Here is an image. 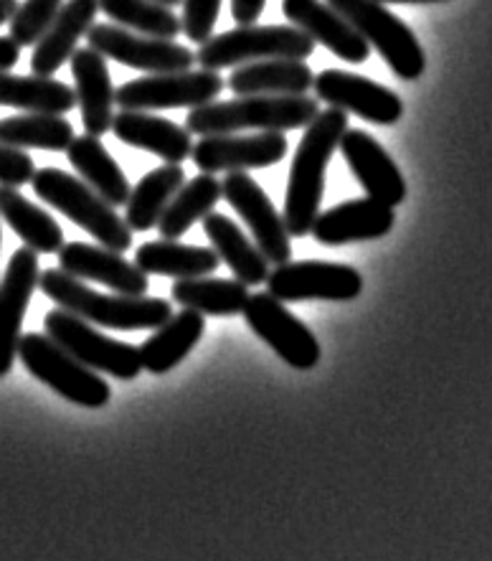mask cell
<instances>
[{
  "mask_svg": "<svg viewBox=\"0 0 492 561\" xmlns=\"http://www.w3.org/2000/svg\"><path fill=\"white\" fill-rule=\"evenodd\" d=\"M345 130H348V112L337 107L318 112V117L305 127L293 168H289L285 214H282L289 237H308L312 231L320 214L322 191H325V171L330 158L341 148Z\"/></svg>",
  "mask_w": 492,
  "mask_h": 561,
  "instance_id": "obj_1",
  "label": "cell"
},
{
  "mask_svg": "<svg viewBox=\"0 0 492 561\" xmlns=\"http://www.w3.org/2000/svg\"><path fill=\"white\" fill-rule=\"evenodd\" d=\"M38 287L61 310H69L71 316L92 325L110 328V331H156L173 318L171 302L163 298L94 293L82 279L67 275L64 270H46L38 277Z\"/></svg>",
  "mask_w": 492,
  "mask_h": 561,
  "instance_id": "obj_2",
  "label": "cell"
},
{
  "mask_svg": "<svg viewBox=\"0 0 492 561\" xmlns=\"http://www.w3.org/2000/svg\"><path fill=\"white\" fill-rule=\"evenodd\" d=\"M320 112V100L308 94H247L231 102H208L193 107L185 117L191 135H226L241 130L289 133L308 127Z\"/></svg>",
  "mask_w": 492,
  "mask_h": 561,
  "instance_id": "obj_3",
  "label": "cell"
},
{
  "mask_svg": "<svg viewBox=\"0 0 492 561\" xmlns=\"http://www.w3.org/2000/svg\"><path fill=\"white\" fill-rule=\"evenodd\" d=\"M31 186L44 204L61 211L107 250L125 254L133 247V229L127 227V221L115 211V206L104 202L77 175L64 173L59 168H44L36 171Z\"/></svg>",
  "mask_w": 492,
  "mask_h": 561,
  "instance_id": "obj_4",
  "label": "cell"
},
{
  "mask_svg": "<svg viewBox=\"0 0 492 561\" xmlns=\"http://www.w3.org/2000/svg\"><path fill=\"white\" fill-rule=\"evenodd\" d=\"M312 38L297 26H239L201 44L196 61L204 69L241 67L262 59L305 61L314 51Z\"/></svg>",
  "mask_w": 492,
  "mask_h": 561,
  "instance_id": "obj_5",
  "label": "cell"
},
{
  "mask_svg": "<svg viewBox=\"0 0 492 561\" xmlns=\"http://www.w3.org/2000/svg\"><path fill=\"white\" fill-rule=\"evenodd\" d=\"M19 358L38 381L52 387L56 394L69 399L71 404L100 409L110 402L112 389L100 374L77 360L69 351L42 333L21 335Z\"/></svg>",
  "mask_w": 492,
  "mask_h": 561,
  "instance_id": "obj_6",
  "label": "cell"
},
{
  "mask_svg": "<svg viewBox=\"0 0 492 561\" xmlns=\"http://www.w3.org/2000/svg\"><path fill=\"white\" fill-rule=\"evenodd\" d=\"M328 5H333L381 54V59L389 64L393 75L407 79V82H414L424 75L426 59L414 31L384 3H378V0H328Z\"/></svg>",
  "mask_w": 492,
  "mask_h": 561,
  "instance_id": "obj_7",
  "label": "cell"
},
{
  "mask_svg": "<svg viewBox=\"0 0 492 561\" xmlns=\"http://www.w3.org/2000/svg\"><path fill=\"white\" fill-rule=\"evenodd\" d=\"M44 325L48 339H54L64 351H69L71 356L82 360L84 366H90L96 374H107L119 381H133L142 371L140 348L107 339L104 333L94 331L92 323L71 316L69 310H52Z\"/></svg>",
  "mask_w": 492,
  "mask_h": 561,
  "instance_id": "obj_8",
  "label": "cell"
},
{
  "mask_svg": "<svg viewBox=\"0 0 492 561\" xmlns=\"http://www.w3.org/2000/svg\"><path fill=\"white\" fill-rule=\"evenodd\" d=\"M90 49L100 51L104 59L119 61L123 67L140 69L145 75H171L188 71L196 64V54L173 38H156L135 34L117 23H94L87 31Z\"/></svg>",
  "mask_w": 492,
  "mask_h": 561,
  "instance_id": "obj_9",
  "label": "cell"
},
{
  "mask_svg": "<svg viewBox=\"0 0 492 561\" xmlns=\"http://www.w3.org/2000/svg\"><path fill=\"white\" fill-rule=\"evenodd\" d=\"M224 77L214 69L171 71V75H148L125 82L115 90V102L123 110H179L201 107L219 98Z\"/></svg>",
  "mask_w": 492,
  "mask_h": 561,
  "instance_id": "obj_10",
  "label": "cell"
},
{
  "mask_svg": "<svg viewBox=\"0 0 492 561\" xmlns=\"http://www.w3.org/2000/svg\"><path fill=\"white\" fill-rule=\"evenodd\" d=\"M363 290L361 275L348 264L335 262H285L270 272L267 293L282 302L333 300L345 302L358 298Z\"/></svg>",
  "mask_w": 492,
  "mask_h": 561,
  "instance_id": "obj_11",
  "label": "cell"
},
{
  "mask_svg": "<svg viewBox=\"0 0 492 561\" xmlns=\"http://www.w3.org/2000/svg\"><path fill=\"white\" fill-rule=\"evenodd\" d=\"M247 323L282 360L297 371H310L320 360V346L310 328L293 316L282 300L270 293H256L244 308Z\"/></svg>",
  "mask_w": 492,
  "mask_h": 561,
  "instance_id": "obj_12",
  "label": "cell"
},
{
  "mask_svg": "<svg viewBox=\"0 0 492 561\" xmlns=\"http://www.w3.org/2000/svg\"><path fill=\"white\" fill-rule=\"evenodd\" d=\"M221 198H226V204L247 221V227L254 234V244L260 247L270 264H285L293 260V242H289L293 237L285 227V219L277 214L270 196L264 194L252 175H247V171L226 173L221 181Z\"/></svg>",
  "mask_w": 492,
  "mask_h": 561,
  "instance_id": "obj_13",
  "label": "cell"
},
{
  "mask_svg": "<svg viewBox=\"0 0 492 561\" xmlns=\"http://www.w3.org/2000/svg\"><path fill=\"white\" fill-rule=\"evenodd\" d=\"M287 156L285 133L204 135L193 146V163L201 173H239L277 165Z\"/></svg>",
  "mask_w": 492,
  "mask_h": 561,
  "instance_id": "obj_14",
  "label": "cell"
},
{
  "mask_svg": "<svg viewBox=\"0 0 492 561\" xmlns=\"http://www.w3.org/2000/svg\"><path fill=\"white\" fill-rule=\"evenodd\" d=\"M312 90L320 102L351 112V115H358L374 125H393L403 115V104L397 92L374 82V79L351 75V71H322L314 77Z\"/></svg>",
  "mask_w": 492,
  "mask_h": 561,
  "instance_id": "obj_15",
  "label": "cell"
},
{
  "mask_svg": "<svg viewBox=\"0 0 492 561\" xmlns=\"http://www.w3.org/2000/svg\"><path fill=\"white\" fill-rule=\"evenodd\" d=\"M38 256L23 247L11 256L0 279V379L11 374L13 360L19 358L21 325L38 287Z\"/></svg>",
  "mask_w": 492,
  "mask_h": 561,
  "instance_id": "obj_16",
  "label": "cell"
},
{
  "mask_svg": "<svg viewBox=\"0 0 492 561\" xmlns=\"http://www.w3.org/2000/svg\"><path fill=\"white\" fill-rule=\"evenodd\" d=\"M59 264L67 275L82 279V283H100L117 295H148L150 277L130 264L119 252L107 247H92L84 242H69L59 250Z\"/></svg>",
  "mask_w": 492,
  "mask_h": 561,
  "instance_id": "obj_17",
  "label": "cell"
},
{
  "mask_svg": "<svg viewBox=\"0 0 492 561\" xmlns=\"http://www.w3.org/2000/svg\"><path fill=\"white\" fill-rule=\"evenodd\" d=\"M282 13L314 44H322L343 61H368L370 44L325 0H282Z\"/></svg>",
  "mask_w": 492,
  "mask_h": 561,
  "instance_id": "obj_18",
  "label": "cell"
},
{
  "mask_svg": "<svg viewBox=\"0 0 492 561\" xmlns=\"http://www.w3.org/2000/svg\"><path fill=\"white\" fill-rule=\"evenodd\" d=\"M341 153L366 196L386 206H399L407 198V183H403L401 171L374 135L348 127L341 140Z\"/></svg>",
  "mask_w": 492,
  "mask_h": 561,
  "instance_id": "obj_19",
  "label": "cell"
},
{
  "mask_svg": "<svg viewBox=\"0 0 492 561\" xmlns=\"http://www.w3.org/2000/svg\"><path fill=\"white\" fill-rule=\"evenodd\" d=\"M393 221H397L393 206L366 196L337 204L325 214H318L310 234L325 247H343L351 242L381 239L393 229Z\"/></svg>",
  "mask_w": 492,
  "mask_h": 561,
  "instance_id": "obj_20",
  "label": "cell"
},
{
  "mask_svg": "<svg viewBox=\"0 0 492 561\" xmlns=\"http://www.w3.org/2000/svg\"><path fill=\"white\" fill-rule=\"evenodd\" d=\"M71 75L77 82V104L82 110V123L87 135L102 138L104 133L112 130V119H115V87L107 69V61L100 51L77 49L71 54Z\"/></svg>",
  "mask_w": 492,
  "mask_h": 561,
  "instance_id": "obj_21",
  "label": "cell"
},
{
  "mask_svg": "<svg viewBox=\"0 0 492 561\" xmlns=\"http://www.w3.org/2000/svg\"><path fill=\"white\" fill-rule=\"evenodd\" d=\"M96 11H100V0H67L52 26L36 42L31 71L38 77H52L54 71H59L64 61H69L77 51L79 38L87 36V31L94 26Z\"/></svg>",
  "mask_w": 492,
  "mask_h": 561,
  "instance_id": "obj_22",
  "label": "cell"
},
{
  "mask_svg": "<svg viewBox=\"0 0 492 561\" xmlns=\"http://www.w3.org/2000/svg\"><path fill=\"white\" fill-rule=\"evenodd\" d=\"M112 133L125 146L148 150L165 163H183L193 153L191 133L171 119L148 115L140 110H123L112 119Z\"/></svg>",
  "mask_w": 492,
  "mask_h": 561,
  "instance_id": "obj_23",
  "label": "cell"
},
{
  "mask_svg": "<svg viewBox=\"0 0 492 561\" xmlns=\"http://www.w3.org/2000/svg\"><path fill=\"white\" fill-rule=\"evenodd\" d=\"M314 84L312 69L297 59H262L241 64L231 71L229 90L237 98L247 94H308Z\"/></svg>",
  "mask_w": 492,
  "mask_h": 561,
  "instance_id": "obj_24",
  "label": "cell"
},
{
  "mask_svg": "<svg viewBox=\"0 0 492 561\" xmlns=\"http://www.w3.org/2000/svg\"><path fill=\"white\" fill-rule=\"evenodd\" d=\"M206 318L196 310L183 308L179 316L173 312L171 320L156 328V333L140 346L142 368L150 374L173 371L181 360L198 346L204 339Z\"/></svg>",
  "mask_w": 492,
  "mask_h": 561,
  "instance_id": "obj_25",
  "label": "cell"
},
{
  "mask_svg": "<svg viewBox=\"0 0 492 561\" xmlns=\"http://www.w3.org/2000/svg\"><path fill=\"white\" fill-rule=\"evenodd\" d=\"M204 231L211 242L214 252L219 254V260L229 264L233 277L247 287L267 283L270 277V262L267 256L260 252V247L252 244L247 239L244 231H241L237 224H233L229 216L211 211L204 219Z\"/></svg>",
  "mask_w": 492,
  "mask_h": 561,
  "instance_id": "obj_26",
  "label": "cell"
},
{
  "mask_svg": "<svg viewBox=\"0 0 492 561\" xmlns=\"http://www.w3.org/2000/svg\"><path fill=\"white\" fill-rule=\"evenodd\" d=\"M135 264L145 275L158 277H175V279H193L214 275L219 270V254L206 247H188L175 242V239H160V242H148L135 252Z\"/></svg>",
  "mask_w": 492,
  "mask_h": 561,
  "instance_id": "obj_27",
  "label": "cell"
},
{
  "mask_svg": "<svg viewBox=\"0 0 492 561\" xmlns=\"http://www.w3.org/2000/svg\"><path fill=\"white\" fill-rule=\"evenodd\" d=\"M69 163L77 168L87 186H92L104 202L112 206H125L130 198V183L117 160L110 156V150L102 146L100 138L94 135H82V138L71 140L67 150Z\"/></svg>",
  "mask_w": 492,
  "mask_h": 561,
  "instance_id": "obj_28",
  "label": "cell"
},
{
  "mask_svg": "<svg viewBox=\"0 0 492 561\" xmlns=\"http://www.w3.org/2000/svg\"><path fill=\"white\" fill-rule=\"evenodd\" d=\"M185 183V173L179 163H165L142 175L130 191L125 204V221L133 231H150L158 227L160 216Z\"/></svg>",
  "mask_w": 492,
  "mask_h": 561,
  "instance_id": "obj_29",
  "label": "cell"
},
{
  "mask_svg": "<svg viewBox=\"0 0 492 561\" xmlns=\"http://www.w3.org/2000/svg\"><path fill=\"white\" fill-rule=\"evenodd\" d=\"M0 216L36 254H59L64 247V231L54 216L31 204L19 188L0 186Z\"/></svg>",
  "mask_w": 492,
  "mask_h": 561,
  "instance_id": "obj_30",
  "label": "cell"
},
{
  "mask_svg": "<svg viewBox=\"0 0 492 561\" xmlns=\"http://www.w3.org/2000/svg\"><path fill=\"white\" fill-rule=\"evenodd\" d=\"M0 107L67 115L77 107V92L52 77H15L11 71H0Z\"/></svg>",
  "mask_w": 492,
  "mask_h": 561,
  "instance_id": "obj_31",
  "label": "cell"
},
{
  "mask_svg": "<svg viewBox=\"0 0 492 561\" xmlns=\"http://www.w3.org/2000/svg\"><path fill=\"white\" fill-rule=\"evenodd\" d=\"M173 300L183 308L196 310L204 318H231L244 312L252 295L239 279H216V277H193L179 279L173 285Z\"/></svg>",
  "mask_w": 492,
  "mask_h": 561,
  "instance_id": "obj_32",
  "label": "cell"
},
{
  "mask_svg": "<svg viewBox=\"0 0 492 561\" xmlns=\"http://www.w3.org/2000/svg\"><path fill=\"white\" fill-rule=\"evenodd\" d=\"M221 198V181L214 173H201L188 183H183V188L173 196V202L168 204L165 214L160 216L158 231L163 239H179L188 231L196 221H204L208 214L214 211V206Z\"/></svg>",
  "mask_w": 492,
  "mask_h": 561,
  "instance_id": "obj_33",
  "label": "cell"
},
{
  "mask_svg": "<svg viewBox=\"0 0 492 561\" xmlns=\"http://www.w3.org/2000/svg\"><path fill=\"white\" fill-rule=\"evenodd\" d=\"M75 127L64 119V115H46V112H26L0 119V142L5 146L28 150H52V153H64L75 140Z\"/></svg>",
  "mask_w": 492,
  "mask_h": 561,
  "instance_id": "obj_34",
  "label": "cell"
},
{
  "mask_svg": "<svg viewBox=\"0 0 492 561\" xmlns=\"http://www.w3.org/2000/svg\"><path fill=\"white\" fill-rule=\"evenodd\" d=\"M100 11L117 26L145 36L175 38L183 34V21L173 13V8L160 5L156 0H100Z\"/></svg>",
  "mask_w": 492,
  "mask_h": 561,
  "instance_id": "obj_35",
  "label": "cell"
},
{
  "mask_svg": "<svg viewBox=\"0 0 492 561\" xmlns=\"http://www.w3.org/2000/svg\"><path fill=\"white\" fill-rule=\"evenodd\" d=\"M64 0H23L11 19V36L19 46H36L44 31L59 15Z\"/></svg>",
  "mask_w": 492,
  "mask_h": 561,
  "instance_id": "obj_36",
  "label": "cell"
},
{
  "mask_svg": "<svg viewBox=\"0 0 492 561\" xmlns=\"http://www.w3.org/2000/svg\"><path fill=\"white\" fill-rule=\"evenodd\" d=\"M221 0H183V34L188 42L204 44L214 36L216 19H219Z\"/></svg>",
  "mask_w": 492,
  "mask_h": 561,
  "instance_id": "obj_37",
  "label": "cell"
},
{
  "mask_svg": "<svg viewBox=\"0 0 492 561\" xmlns=\"http://www.w3.org/2000/svg\"><path fill=\"white\" fill-rule=\"evenodd\" d=\"M34 158H31L26 150L0 142V186H26V183L34 181Z\"/></svg>",
  "mask_w": 492,
  "mask_h": 561,
  "instance_id": "obj_38",
  "label": "cell"
},
{
  "mask_svg": "<svg viewBox=\"0 0 492 561\" xmlns=\"http://www.w3.org/2000/svg\"><path fill=\"white\" fill-rule=\"evenodd\" d=\"M267 0H231V15L239 26H252L260 19Z\"/></svg>",
  "mask_w": 492,
  "mask_h": 561,
  "instance_id": "obj_39",
  "label": "cell"
},
{
  "mask_svg": "<svg viewBox=\"0 0 492 561\" xmlns=\"http://www.w3.org/2000/svg\"><path fill=\"white\" fill-rule=\"evenodd\" d=\"M21 59V46L11 36L0 38V71H11Z\"/></svg>",
  "mask_w": 492,
  "mask_h": 561,
  "instance_id": "obj_40",
  "label": "cell"
},
{
  "mask_svg": "<svg viewBox=\"0 0 492 561\" xmlns=\"http://www.w3.org/2000/svg\"><path fill=\"white\" fill-rule=\"evenodd\" d=\"M19 0H0V26H3V23H11L15 11H19Z\"/></svg>",
  "mask_w": 492,
  "mask_h": 561,
  "instance_id": "obj_41",
  "label": "cell"
},
{
  "mask_svg": "<svg viewBox=\"0 0 492 561\" xmlns=\"http://www.w3.org/2000/svg\"><path fill=\"white\" fill-rule=\"evenodd\" d=\"M378 3L391 5V3H445V0H378Z\"/></svg>",
  "mask_w": 492,
  "mask_h": 561,
  "instance_id": "obj_42",
  "label": "cell"
},
{
  "mask_svg": "<svg viewBox=\"0 0 492 561\" xmlns=\"http://www.w3.org/2000/svg\"><path fill=\"white\" fill-rule=\"evenodd\" d=\"M156 3H160V5H168V8H173V5H181L183 0H156Z\"/></svg>",
  "mask_w": 492,
  "mask_h": 561,
  "instance_id": "obj_43",
  "label": "cell"
},
{
  "mask_svg": "<svg viewBox=\"0 0 492 561\" xmlns=\"http://www.w3.org/2000/svg\"><path fill=\"white\" fill-rule=\"evenodd\" d=\"M0 244H3V237H0Z\"/></svg>",
  "mask_w": 492,
  "mask_h": 561,
  "instance_id": "obj_44",
  "label": "cell"
}]
</instances>
